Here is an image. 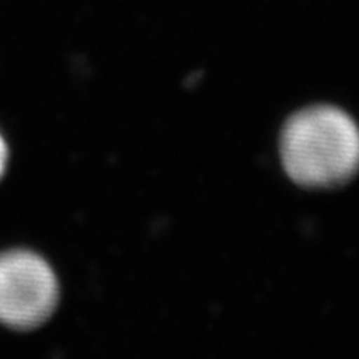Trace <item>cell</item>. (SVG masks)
<instances>
[{"label": "cell", "mask_w": 359, "mask_h": 359, "mask_svg": "<svg viewBox=\"0 0 359 359\" xmlns=\"http://www.w3.org/2000/svg\"><path fill=\"white\" fill-rule=\"evenodd\" d=\"M58 283L52 268L32 251L0 255V323L32 330L52 316Z\"/></svg>", "instance_id": "2"}, {"label": "cell", "mask_w": 359, "mask_h": 359, "mask_svg": "<svg viewBox=\"0 0 359 359\" xmlns=\"http://www.w3.org/2000/svg\"><path fill=\"white\" fill-rule=\"evenodd\" d=\"M280 154L285 172L298 185H343L359 170V128L338 107H308L283 127Z\"/></svg>", "instance_id": "1"}, {"label": "cell", "mask_w": 359, "mask_h": 359, "mask_svg": "<svg viewBox=\"0 0 359 359\" xmlns=\"http://www.w3.org/2000/svg\"><path fill=\"white\" fill-rule=\"evenodd\" d=\"M7 158H8V154H7V145H6V140H4L2 135H0V178H2L4 172H6V167H7Z\"/></svg>", "instance_id": "3"}]
</instances>
